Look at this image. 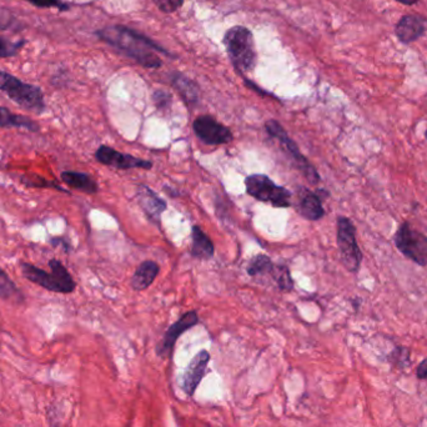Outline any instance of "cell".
<instances>
[{
  "label": "cell",
  "mask_w": 427,
  "mask_h": 427,
  "mask_svg": "<svg viewBox=\"0 0 427 427\" xmlns=\"http://www.w3.org/2000/svg\"><path fill=\"white\" fill-rule=\"evenodd\" d=\"M246 193L261 203H269L274 208H290L292 193L277 185L264 174H253L245 179Z\"/></svg>",
  "instance_id": "cell-6"
},
{
  "label": "cell",
  "mask_w": 427,
  "mask_h": 427,
  "mask_svg": "<svg viewBox=\"0 0 427 427\" xmlns=\"http://www.w3.org/2000/svg\"><path fill=\"white\" fill-rule=\"evenodd\" d=\"M49 267L50 272L29 262H21V274L26 280L37 284L48 292L72 294L75 290L77 284L69 274L68 269L57 259L49 261Z\"/></svg>",
  "instance_id": "cell-2"
},
{
  "label": "cell",
  "mask_w": 427,
  "mask_h": 427,
  "mask_svg": "<svg viewBox=\"0 0 427 427\" xmlns=\"http://www.w3.org/2000/svg\"><path fill=\"white\" fill-rule=\"evenodd\" d=\"M38 8H57L59 11H68L69 6L62 0H28Z\"/></svg>",
  "instance_id": "cell-27"
},
{
  "label": "cell",
  "mask_w": 427,
  "mask_h": 427,
  "mask_svg": "<svg viewBox=\"0 0 427 427\" xmlns=\"http://www.w3.org/2000/svg\"><path fill=\"white\" fill-rule=\"evenodd\" d=\"M270 277L282 292H289L294 290V280L287 265H274Z\"/></svg>",
  "instance_id": "cell-23"
},
{
  "label": "cell",
  "mask_w": 427,
  "mask_h": 427,
  "mask_svg": "<svg viewBox=\"0 0 427 427\" xmlns=\"http://www.w3.org/2000/svg\"><path fill=\"white\" fill-rule=\"evenodd\" d=\"M199 323V316L196 311H188L184 314L182 318L177 320V323H172L170 328H167V333H164V338L157 346V354L165 359L170 357L172 354L174 346L177 344V339L182 336V333L188 331L190 328L196 326Z\"/></svg>",
  "instance_id": "cell-11"
},
{
  "label": "cell",
  "mask_w": 427,
  "mask_h": 427,
  "mask_svg": "<svg viewBox=\"0 0 427 427\" xmlns=\"http://www.w3.org/2000/svg\"><path fill=\"white\" fill-rule=\"evenodd\" d=\"M192 255L200 260H209L215 254V246L208 235L198 225L192 228Z\"/></svg>",
  "instance_id": "cell-17"
},
{
  "label": "cell",
  "mask_w": 427,
  "mask_h": 427,
  "mask_svg": "<svg viewBox=\"0 0 427 427\" xmlns=\"http://www.w3.org/2000/svg\"><path fill=\"white\" fill-rule=\"evenodd\" d=\"M195 135L206 145H224L233 140V133L228 126L214 119L210 115H201L194 120Z\"/></svg>",
  "instance_id": "cell-9"
},
{
  "label": "cell",
  "mask_w": 427,
  "mask_h": 427,
  "mask_svg": "<svg viewBox=\"0 0 427 427\" xmlns=\"http://www.w3.org/2000/svg\"><path fill=\"white\" fill-rule=\"evenodd\" d=\"M21 180L24 185L29 187V188H52L60 190V192H64V193H68L67 190L60 188L55 182H49L45 177H40V175H38V174H26V175H23V177H21Z\"/></svg>",
  "instance_id": "cell-24"
},
{
  "label": "cell",
  "mask_w": 427,
  "mask_h": 427,
  "mask_svg": "<svg viewBox=\"0 0 427 427\" xmlns=\"http://www.w3.org/2000/svg\"><path fill=\"white\" fill-rule=\"evenodd\" d=\"M396 1L405 4V6H414V4H416L418 0H396Z\"/></svg>",
  "instance_id": "cell-32"
},
{
  "label": "cell",
  "mask_w": 427,
  "mask_h": 427,
  "mask_svg": "<svg viewBox=\"0 0 427 427\" xmlns=\"http://www.w3.org/2000/svg\"><path fill=\"white\" fill-rule=\"evenodd\" d=\"M60 179L70 188L85 194L93 195V194L98 193V190H99L96 182L87 172H63L60 175Z\"/></svg>",
  "instance_id": "cell-18"
},
{
  "label": "cell",
  "mask_w": 427,
  "mask_h": 427,
  "mask_svg": "<svg viewBox=\"0 0 427 427\" xmlns=\"http://www.w3.org/2000/svg\"><path fill=\"white\" fill-rule=\"evenodd\" d=\"M95 159L103 165L113 167L119 170H129V169L149 170L152 167V162L149 160L133 157L131 154H123V152L106 145H101L98 150L95 151Z\"/></svg>",
  "instance_id": "cell-10"
},
{
  "label": "cell",
  "mask_w": 427,
  "mask_h": 427,
  "mask_svg": "<svg viewBox=\"0 0 427 427\" xmlns=\"http://www.w3.org/2000/svg\"><path fill=\"white\" fill-rule=\"evenodd\" d=\"M265 129L267 134L279 143V145L282 146V150L287 152V157L292 159L294 165L297 167V170H300L304 177H306V180L310 184H314V185L318 184L321 180V177L318 175V170L315 169L311 162H309L306 157L302 155L301 151L296 145V143L289 136L287 131L282 128V124L277 120H267Z\"/></svg>",
  "instance_id": "cell-5"
},
{
  "label": "cell",
  "mask_w": 427,
  "mask_h": 427,
  "mask_svg": "<svg viewBox=\"0 0 427 427\" xmlns=\"http://www.w3.org/2000/svg\"><path fill=\"white\" fill-rule=\"evenodd\" d=\"M0 299L6 301L21 302L24 296L16 282L6 275V271L0 267Z\"/></svg>",
  "instance_id": "cell-21"
},
{
  "label": "cell",
  "mask_w": 427,
  "mask_h": 427,
  "mask_svg": "<svg viewBox=\"0 0 427 427\" xmlns=\"http://www.w3.org/2000/svg\"><path fill=\"white\" fill-rule=\"evenodd\" d=\"M225 48L231 63L241 73L255 68L256 50L253 33L245 26H233L224 37Z\"/></svg>",
  "instance_id": "cell-3"
},
{
  "label": "cell",
  "mask_w": 427,
  "mask_h": 427,
  "mask_svg": "<svg viewBox=\"0 0 427 427\" xmlns=\"http://www.w3.org/2000/svg\"><path fill=\"white\" fill-rule=\"evenodd\" d=\"M391 361L400 367H406L410 365V350L406 348H396L391 355Z\"/></svg>",
  "instance_id": "cell-26"
},
{
  "label": "cell",
  "mask_w": 427,
  "mask_h": 427,
  "mask_svg": "<svg viewBox=\"0 0 427 427\" xmlns=\"http://www.w3.org/2000/svg\"><path fill=\"white\" fill-rule=\"evenodd\" d=\"M416 376L418 380H427V359L422 360L417 366Z\"/></svg>",
  "instance_id": "cell-30"
},
{
  "label": "cell",
  "mask_w": 427,
  "mask_h": 427,
  "mask_svg": "<svg viewBox=\"0 0 427 427\" xmlns=\"http://www.w3.org/2000/svg\"><path fill=\"white\" fill-rule=\"evenodd\" d=\"M426 30V21L417 16H402L401 21L396 26V34L405 44L415 42L418 38H421Z\"/></svg>",
  "instance_id": "cell-15"
},
{
  "label": "cell",
  "mask_w": 427,
  "mask_h": 427,
  "mask_svg": "<svg viewBox=\"0 0 427 427\" xmlns=\"http://www.w3.org/2000/svg\"><path fill=\"white\" fill-rule=\"evenodd\" d=\"M24 128L32 133H38L40 128L34 120L26 115H16L4 106H0V128Z\"/></svg>",
  "instance_id": "cell-19"
},
{
  "label": "cell",
  "mask_w": 427,
  "mask_h": 427,
  "mask_svg": "<svg viewBox=\"0 0 427 427\" xmlns=\"http://www.w3.org/2000/svg\"><path fill=\"white\" fill-rule=\"evenodd\" d=\"M136 199L144 210L148 219L154 224L160 225L162 214L167 210V203L155 192H152L145 184L136 187Z\"/></svg>",
  "instance_id": "cell-13"
},
{
  "label": "cell",
  "mask_w": 427,
  "mask_h": 427,
  "mask_svg": "<svg viewBox=\"0 0 427 427\" xmlns=\"http://www.w3.org/2000/svg\"><path fill=\"white\" fill-rule=\"evenodd\" d=\"M26 42H11L9 39L0 37V57H14L21 50Z\"/></svg>",
  "instance_id": "cell-25"
},
{
  "label": "cell",
  "mask_w": 427,
  "mask_h": 427,
  "mask_svg": "<svg viewBox=\"0 0 427 427\" xmlns=\"http://www.w3.org/2000/svg\"><path fill=\"white\" fill-rule=\"evenodd\" d=\"M52 245L54 246V248H57V246H64L65 251H67V253L69 251L68 243H67V241H64L62 238H52Z\"/></svg>",
  "instance_id": "cell-31"
},
{
  "label": "cell",
  "mask_w": 427,
  "mask_h": 427,
  "mask_svg": "<svg viewBox=\"0 0 427 427\" xmlns=\"http://www.w3.org/2000/svg\"><path fill=\"white\" fill-rule=\"evenodd\" d=\"M160 267L155 261L146 260L141 262L131 277V287L135 292H143L150 287L157 279Z\"/></svg>",
  "instance_id": "cell-16"
},
{
  "label": "cell",
  "mask_w": 427,
  "mask_h": 427,
  "mask_svg": "<svg viewBox=\"0 0 427 427\" xmlns=\"http://www.w3.org/2000/svg\"><path fill=\"white\" fill-rule=\"evenodd\" d=\"M274 265L275 264L271 261L269 256L259 254L251 259L249 265L246 266V271L251 277H266L270 275Z\"/></svg>",
  "instance_id": "cell-22"
},
{
  "label": "cell",
  "mask_w": 427,
  "mask_h": 427,
  "mask_svg": "<svg viewBox=\"0 0 427 427\" xmlns=\"http://www.w3.org/2000/svg\"><path fill=\"white\" fill-rule=\"evenodd\" d=\"M152 100H154L157 109H167L172 104V95L167 93V92H164V90H157L152 95Z\"/></svg>",
  "instance_id": "cell-28"
},
{
  "label": "cell",
  "mask_w": 427,
  "mask_h": 427,
  "mask_svg": "<svg viewBox=\"0 0 427 427\" xmlns=\"http://www.w3.org/2000/svg\"><path fill=\"white\" fill-rule=\"evenodd\" d=\"M152 1L164 13L177 11L184 3V0H152Z\"/></svg>",
  "instance_id": "cell-29"
},
{
  "label": "cell",
  "mask_w": 427,
  "mask_h": 427,
  "mask_svg": "<svg viewBox=\"0 0 427 427\" xmlns=\"http://www.w3.org/2000/svg\"><path fill=\"white\" fill-rule=\"evenodd\" d=\"M209 361H210V354L206 350L199 351L198 354L194 356V359L190 361L187 370L182 376V391L188 396H194L195 391L203 380L204 375L208 369Z\"/></svg>",
  "instance_id": "cell-12"
},
{
  "label": "cell",
  "mask_w": 427,
  "mask_h": 427,
  "mask_svg": "<svg viewBox=\"0 0 427 427\" xmlns=\"http://www.w3.org/2000/svg\"><path fill=\"white\" fill-rule=\"evenodd\" d=\"M425 136H426V139H427V131H426V134H425Z\"/></svg>",
  "instance_id": "cell-33"
},
{
  "label": "cell",
  "mask_w": 427,
  "mask_h": 427,
  "mask_svg": "<svg viewBox=\"0 0 427 427\" xmlns=\"http://www.w3.org/2000/svg\"><path fill=\"white\" fill-rule=\"evenodd\" d=\"M323 193H325L323 190H318L316 193H314L308 188H300L297 210L302 218L310 220V221H318V220L323 219V215H325L323 199L328 196V194L323 195Z\"/></svg>",
  "instance_id": "cell-14"
},
{
  "label": "cell",
  "mask_w": 427,
  "mask_h": 427,
  "mask_svg": "<svg viewBox=\"0 0 427 427\" xmlns=\"http://www.w3.org/2000/svg\"><path fill=\"white\" fill-rule=\"evenodd\" d=\"M0 90L21 108L34 114H43L47 109L42 89L24 83L6 72H0Z\"/></svg>",
  "instance_id": "cell-4"
},
{
  "label": "cell",
  "mask_w": 427,
  "mask_h": 427,
  "mask_svg": "<svg viewBox=\"0 0 427 427\" xmlns=\"http://www.w3.org/2000/svg\"><path fill=\"white\" fill-rule=\"evenodd\" d=\"M172 85L177 89V93L180 94L182 99L185 100L187 104L194 105L198 103L200 93H199L198 85L194 83L193 80L180 74H175L172 77Z\"/></svg>",
  "instance_id": "cell-20"
},
{
  "label": "cell",
  "mask_w": 427,
  "mask_h": 427,
  "mask_svg": "<svg viewBox=\"0 0 427 427\" xmlns=\"http://www.w3.org/2000/svg\"><path fill=\"white\" fill-rule=\"evenodd\" d=\"M98 35L101 40L123 50L145 68H159L162 65V60L155 54V50L162 52V48L126 26H106L98 32Z\"/></svg>",
  "instance_id": "cell-1"
},
{
  "label": "cell",
  "mask_w": 427,
  "mask_h": 427,
  "mask_svg": "<svg viewBox=\"0 0 427 427\" xmlns=\"http://www.w3.org/2000/svg\"><path fill=\"white\" fill-rule=\"evenodd\" d=\"M396 248L409 260L420 266L427 265V236L404 223L395 235Z\"/></svg>",
  "instance_id": "cell-8"
},
{
  "label": "cell",
  "mask_w": 427,
  "mask_h": 427,
  "mask_svg": "<svg viewBox=\"0 0 427 427\" xmlns=\"http://www.w3.org/2000/svg\"><path fill=\"white\" fill-rule=\"evenodd\" d=\"M338 246L340 259L346 270L356 274L362 262V253L356 240V228L349 218H338Z\"/></svg>",
  "instance_id": "cell-7"
}]
</instances>
